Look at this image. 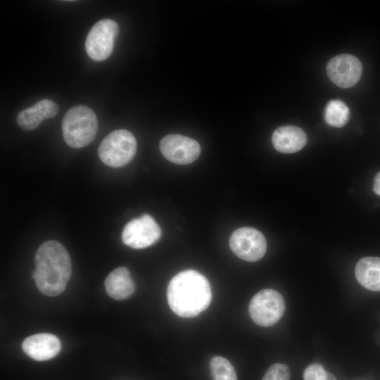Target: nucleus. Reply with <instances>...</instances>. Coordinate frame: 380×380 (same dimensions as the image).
Returning <instances> with one entry per match:
<instances>
[{"label":"nucleus","instance_id":"f257e3e1","mask_svg":"<svg viewBox=\"0 0 380 380\" xmlns=\"http://www.w3.org/2000/svg\"><path fill=\"white\" fill-rule=\"evenodd\" d=\"M169 306L177 315L191 318L206 310L212 300L210 283L206 277L194 270L177 274L167 290Z\"/></svg>","mask_w":380,"mask_h":380},{"label":"nucleus","instance_id":"f03ea898","mask_svg":"<svg viewBox=\"0 0 380 380\" xmlns=\"http://www.w3.org/2000/svg\"><path fill=\"white\" fill-rule=\"evenodd\" d=\"M35 266L32 277L42 293L56 296L65 290L71 277L72 265L63 244L55 240L43 243L36 252Z\"/></svg>","mask_w":380,"mask_h":380},{"label":"nucleus","instance_id":"7ed1b4c3","mask_svg":"<svg viewBox=\"0 0 380 380\" xmlns=\"http://www.w3.org/2000/svg\"><path fill=\"white\" fill-rule=\"evenodd\" d=\"M63 139L66 144L74 148L89 144L98 131V120L90 108L75 106L65 114L62 122Z\"/></svg>","mask_w":380,"mask_h":380},{"label":"nucleus","instance_id":"20e7f679","mask_svg":"<svg viewBox=\"0 0 380 380\" xmlns=\"http://www.w3.org/2000/svg\"><path fill=\"white\" fill-rule=\"evenodd\" d=\"M137 144L134 136L126 129H118L109 133L101 141L98 149L99 157L106 165L120 167L129 163L134 157Z\"/></svg>","mask_w":380,"mask_h":380},{"label":"nucleus","instance_id":"39448f33","mask_svg":"<svg viewBox=\"0 0 380 380\" xmlns=\"http://www.w3.org/2000/svg\"><path fill=\"white\" fill-rule=\"evenodd\" d=\"M285 308V301L280 293L274 289H263L251 298L248 311L256 324L270 327L281 318Z\"/></svg>","mask_w":380,"mask_h":380},{"label":"nucleus","instance_id":"423d86ee","mask_svg":"<svg viewBox=\"0 0 380 380\" xmlns=\"http://www.w3.org/2000/svg\"><path fill=\"white\" fill-rule=\"evenodd\" d=\"M118 23L111 19L98 21L89 32L84 46L87 55L95 61H103L111 54L118 34Z\"/></svg>","mask_w":380,"mask_h":380},{"label":"nucleus","instance_id":"0eeeda50","mask_svg":"<svg viewBox=\"0 0 380 380\" xmlns=\"http://www.w3.org/2000/svg\"><path fill=\"white\" fill-rule=\"evenodd\" d=\"M229 246L239 258L248 262H256L265 255L267 242L259 230L243 227L236 229L232 234Z\"/></svg>","mask_w":380,"mask_h":380},{"label":"nucleus","instance_id":"6e6552de","mask_svg":"<svg viewBox=\"0 0 380 380\" xmlns=\"http://www.w3.org/2000/svg\"><path fill=\"white\" fill-rule=\"evenodd\" d=\"M161 236V229L148 214L127 222L122 232V241L127 246L140 249L155 243Z\"/></svg>","mask_w":380,"mask_h":380},{"label":"nucleus","instance_id":"1a4fd4ad","mask_svg":"<svg viewBox=\"0 0 380 380\" xmlns=\"http://www.w3.org/2000/svg\"><path fill=\"white\" fill-rule=\"evenodd\" d=\"M160 150L169 161L187 165L195 161L201 153V146L196 140L177 134L165 136L160 142Z\"/></svg>","mask_w":380,"mask_h":380},{"label":"nucleus","instance_id":"9d476101","mask_svg":"<svg viewBox=\"0 0 380 380\" xmlns=\"http://www.w3.org/2000/svg\"><path fill=\"white\" fill-rule=\"evenodd\" d=\"M362 72L360 61L351 54L334 56L327 63V73L331 81L342 88H349L360 80Z\"/></svg>","mask_w":380,"mask_h":380},{"label":"nucleus","instance_id":"9b49d317","mask_svg":"<svg viewBox=\"0 0 380 380\" xmlns=\"http://www.w3.org/2000/svg\"><path fill=\"white\" fill-rule=\"evenodd\" d=\"M23 351L31 358L44 361L54 357L61 350L59 338L49 333H40L27 337L22 343Z\"/></svg>","mask_w":380,"mask_h":380},{"label":"nucleus","instance_id":"f8f14e48","mask_svg":"<svg viewBox=\"0 0 380 380\" xmlns=\"http://www.w3.org/2000/svg\"><path fill=\"white\" fill-rule=\"evenodd\" d=\"M58 110L55 101L48 99H42L32 106L21 110L17 115V123L23 130H32L43 120L55 117Z\"/></svg>","mask_w":380,"mask_h":380},{"label":"nucleus","instance_id":"ddd939ff","mask_svg":"<svg viewBox=\"0 0 380 380\" xmlns=\"http://www.w3.org/2000/svg\"><path fill=\"white\" fill-rule=\"evenodd\" d=\"M274 148L283 153H293L302 149L307 142L305 132L298 127L285 125L277 128L272 134Z\"/></svg>","mask_w":380,"mask_h":380},{"label":"nucleus","instance_id":"4468645a","mask_svg":"<svg viewBox=\"0 0 380 380\" xmlns=\"http://www.w3.org/2000/svg\"><path fill=\"white\" fill-rule=\"evenodd\" d=\"M105 288L113 299L122 300L129 298L135 291V284L127 268L113 270L106 278Z\"/></svg>","mask_w":380,"mask_h":380},{"label":"nucleus","instance_id":"2eb2a0df","mask_svg":"<svg viewBox=\"0 0 380 380\" xmlns=\"http://www.w3.org/2000/svg\"><path fill=\"white\" fill-rule=\"evenodd\" d=\"M355 275L365 289L380 291V258L365 257L356 264Z\"/></svg>","mask_w":380,"mask_h":380},{"label":"nucleus","instance_id":"dca6fc26","mask_svg":"<svg viewBox=\"0 0 380 380\" xmlns=\"http://www.w3.org/2000/svg\"><path fill=\"white\" fill-rule=\"evenodd\" d=\"M349 119L350 110L343 101L331 100L327 103L324 110V120L329 125L342 127Z\"/></svg>","mask_w":380,"mask_h":380},{"label":"nucleus","instance_id":"f3484780","mask_svg":"<svg viewBox=\"0 0 380 380\" xmlns=\"http://www.w3.org/2000/svg\"><path fill=\"white\" fill-rule=\"evenodd\" d=\"M213 380H237L235 369L230 362L221 356H214L210 362Z\"/></svg>","mask_w":380,"mask_h":380},{"label":"nucleus","instance_id":"a211bd4d","mask_svg":"<svg viewBox=\"0 0 380 380\" xmlns=\"http://www.w3.org/2000/svg\"><path fill=\"white\" fill-rule=\"evenodd\" d=\"M304 380H336L331 372L325 370L323 366L318 363L309 365L303 373Z\"/></svg>","mask_w":380,"mask_h":380},{"label":"nucleus","instance_id":"6ab92c4d","mask_svg":"<svg viewBox=\"0 0 380 380\" xmlns=\"http://www.w3.org/2000/svg\"><path fill=\"white\" fill-rule=\"evenodd\" d=\"M290 376L291 370L288 365L275 363L267 369L262 380H289Z\"/></svg>","mask_w":380,"mask_h":380},{"label":"nucleus","instance_id":"aec40b11","mask_svg":"<svg viewBox=\"0 0 380 380\" xmlns=\"http://www.w3.org/2000/svg\"><path fill=\"white\" fill-rule=\"evenodd\" d=\"M373 191L375 194L380 196V172H379L374 177Z\"/></svg>","mask_w":380,"mask_h":380}]
</instances>
